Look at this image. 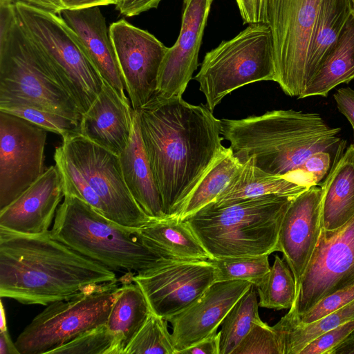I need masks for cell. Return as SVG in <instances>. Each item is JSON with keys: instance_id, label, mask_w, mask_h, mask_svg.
Segmentation results:
<instances>
[{"instance_id": "3957f363", "label": "cell", "mask_w": 354, "mask_h": 354, "mask_svg": "<svg viewBox=\"0 0 354 354\" xmlns=\"http://www.w3.org/2000/svg\"><path fill=\"white\" fill-rule=\"evenodd\" d=\"M221 134L242 162L252 158L263 171L286 176L311 154L338 150L340 128L330 127L315 113L273 110L243 119H222Z\"/></svg>"}, {"instance_id": "60d3db41", "label": "cell", "mask_w": 354, "mask_h": 354, "mask_svg": "<svg viewBox=\"0 0 354 354\" xmlns=\"http://www.w3.org/2000/svg\"><path fill=\"white\" fill-rule=\"evenodd\" d=\"M40 8L60 13L64 10H77L116 4L119 0H21Z\"/></svg>"}, {"instance_id": "681fc988", "label": "cell", "mask_w": 354, "mask_h": 354, "mask_svg": "<svg viewBox=\"0 0 354 354\" xmlns=\"http://www.w3.org/2000/svg\"><path fill=\"white\" fill-rule=\"evenodd\" d=\"M15 1L16 0H0V6L10 5Z\"/></svg>"}, {"instance_id": "f35d334b", "label": "cell", "mask_w": 354, "mask_h": 354, "mask_svg": "<svg viewBox=\"0 0 354 354\" xmlns=\"http://www.w3.org/2000/svg\"><path fill=\"white\" fill-rule=\"evenodd\" d=\"M331 153L320 151L311 154L295 171L289 174L286 178L310 187L319 185L330 169Z\"/></svg>"}, {"instance_id": "b9f144b4", "label": "cell", "mask_w": 354, "mask_h": 354, "mask_svg": "<svg viewBox=\"0 0 354 354\" xmlns=\"http://www.w3.org/2000/svg\"><path fill=\"white\" fill-rule=\"evenodd\" d=\"M243 24H268L270 0H236Z\"/></svg>"}, {"instance_id": "83f0119b", "label": "cell", "mask_w": 354, "mask_h": 354, "mask_svg": "<svg viewBox=\"0 0 354 354\" xmlns=\"http://www.w3.org/2000/svg\"><path fill=\"white\" fill-rule=\"evenodd\" d=\"M151 313L149 304L139 285L134 281L122 284L106 323L118 342L121 354Z\"/></svg>"}, {"instance_id": "9c48e42d", "label": "cell", "mask_w": 354, "mask_h": 354, "mask_svg": "<svg viewBox=\"0 0 354 354\" xmlns=\"http://www.w3.org/2000/svg\"><path fill=\"white\" fill-rule=\"evenodd\" d=\"M213 111L228 94L247 84L276 80L272 37L266 24H249L207 52L194 77Z\"/></svg>"}, {"instance_id": "f1b7e54d", "label": "cell", "mask_w": 354, "mask_h": 354, "mask_svg": "<svg viewBox=\"0 0 354 354\" xmlns=\"http://www.w3.org/2000/svg\"><path fill=\"white\" fill-rule=\"evenodd\" d=\"M353 319L354 299L316 322L295 324L283 317L272 327L277 335L281 354H299L313 339Z\"/></svg>"}, {"instance_id": "7402d4cb", "label": "cell", "mask_w": 354, "mask_h": 354, "mask_svg": "<svg viewBox=\"0 0 354 354\" xmlns=\"http://www.w3.org/2000/svg\"><path fill=\"white\" fill-rule=\"evenodd\" d=\"M119 158L126 185L139 206L153 219L167 217L143 147L135 110L131 138Z\"/></svg>"}, {"instance_id": "e575fe53", "label": "cell", "mask_w": 354, "mask_h": 354, "mask_svg": "<svg viewBox=\"0 0 354 354\" xmlns=\"http://www.w3.org/2000/svg\"><path fill=\"white\" fill-rule=\"evenodd\" d=\"M269 254L209 259L216 269V282L233 280L257 286L269 272Z\"/></svg>"}, {"instance_id": "5b68a950", "label": "cell", "mask_w": 354, "mask_h": 354, "mask_svg": "<svg viewBox=\"0 0 354 354\" xmlns=\"http://www.w3.org/2000/svg\"><path fill=\"white\" fill-rule=\"evenodd\" d=\"M295 196L270 194L219 207L210 203L183 220L212 259L270 255L278 251L280 226Z\"/></svg>"}, {"instance_id": "7bdbcfd3", "label": "cell", "mask_w": 354, "mask_h": 354, "mask_svg": "<svg viewBox=\"0 0 354 354\" xmlns=\"http://www.w3.org/2000/svg\"><path fill=\"white\" fill-rule=\"evenodd\" d=\"M339 111L350 122L354 133V90L340 88L333 95Z\"/></svg>"}, {"instance_id": "9a60e30c", "label": "cell", "mask_w": 354, "mask_h": 354, "mask_svg": "<svg viewBox=\"0 0 354 354\" xmlns=\"http://www.w3.org/2000/svg\"><path fill=\"white\" fill-rule=\"evenodd\" d=\"M109 32L131 107L136 110L156 94L168 48L151 33L125 19L111 24Z\"/></svg>"}, {"instance_id": "8992f818", "label": "cell", "mask_w": 354, "mask_h": 354, "mask_svg": "<svg viewBox=\"0 0 354 354\" xmlns=\"http://www.w3.org/2000/svg\"><path fill=\"white\" fill-rule=\"evenodd\" d=\"M138 230L121 225L78 197L64 194L50 235L115 271L138 272L170 259L149 245Z\"/></svg>"}, {"instance_id": "74e56055", "label": "cell", "mask_w": 354, "mask_h": 354, "mask_svg": "<svg viewBox=\"0 0 354 354\" xmlns=\"http://www.w3.org/2000/svg\"><path fill=\"white\" fill-rule=\"evenodd\" d=\"M353 299L354 285L328 295L304 314L293 315L288 312L283 317L295 324H310L323 318Z\"/></svg>"}, {"instance_id": "2e32d148", "label": "cell", "mask_w": 354, "mask_h": 354, "mask_svg": "<svg viewBox=\"0 0 354 354\" xmlns=\"http://www.w3.org/2000/svg\"><path fill=\"white\" fill-rule=\"evenodd\" d=\"M214 0H183L181 26L174 44L162 59L156 94L182 97L194 71L209 11Z\"/></svg>"}, {"instance_id": "1f68e13d", "label": "cell", "mask_w": 354, "mask_h": 354, "mask_svg": "<svg viewBox=\"0 0 354 354\" xmlns=\"http://www.w3.org/2000/svg\"><path fill=\"white\" fill-rule=\"evenodd\" d=\"M259 306L270 309H290L295 301L296 286L293 274L284 259L274 256L269 272L255 286Z\"/></svg>"}, {"instance_id": "603a6c76", "label": "cell", "mask_w": 354, "mask_h": 354, "mask_svg": "<svg viewBox=\"0 0 354 354\" xmlns=\"http://www.w3.org/2000/svg\"><path fill=\"white\" fill-rule=\"evenodd\" d=\"M335 160L324 182L322 213L323 229H337L354 216V144Z\"/></svg>"}, {"instance_id": "ab89813d", "label": "cell", "mask_w": 354, "mask_h": 354, "mask_svg": "<svg viewBox=\"0 0 354 354\" xmlns=\"http://www.w3.org/2000/svg\"><path fill=\"white\" fill-rule=\"evenodd\" d=\"M354 331V319L333 328L311 340L299 354H328Z\"/></svg>"}, {"instance_id": "c3c4849f", "label": "cell", "mask_w": 354, "mask_h": 354, "mask_svg": "<svg viewBox=\"0 0 354 354\" xmlns=\"http://www.w3.org/2000/svg\"><path fill=\"white\" fill-rule=\"evenodd\" d=\"M1 318H0V330L8 329L6 324V312L3 308V302L1 301Z\"/></svg>"}, {"instance_id": "44dd1931", "label": "cell", "mask_w": 354, "mask_h": 354, "mask_svg": "<svg viewBox=\"0 0 354 354\" xmlns=\"http://www.w3.org/2000/svg\"><path fill=\"white\" fill-rule=\"evenodd\" d=\"M133 111L110 86L102 88L82 116L80 133L93 142L120 156L127 147L133 129Z\"/></svg>"}, {"instance_id": "5bb4252c", "label": "cell", "mask_w": 354, "mask_h": 354, "mask_svg": "<svg viewBox=\"0 0 354 354\" xmlns=\"http://www.w3.org/2000/svg\"><path fill=\"white\" fill-rule=\"evenodd\" d=\"M151 312L166 319L180 313L216 282L209 260L166 259L133 274Z\"/></svg>"}, {"instance_id": "ffe728a7", "label": "cell", "mask_w": 354, "mask_h": 354, "mask_svg": "<svg viewBox=\"0 0 354 354\" xmlns=\"http://www.w3.org/2000/svg\"><path fill=\"white\" fill-rule=\"evenodd\" d=\"M59 14L79 37L103 82L123 101L129 102L106 19L100 7L64 10Z\"/></svg>"}, {"instance_id": "30bf717a", "label": "cell", "mask_w": 354, "mask_h": 354, "mask_svg": "<svg viewBox=\"0 0 354 354\" xmlns=\"http://www.w3.org/2000/svg\"><path fill=\"white\" fill-rule=\"evenodd\" d=\"M116 282L90 286L72 298L47 305L17 337L15 343L19 353H49L105 325L120 289Z\"/></svg>"}, {"instance_id": "8d00e7d4", "label": "cell", "mask_w": 354, "mask_h": 354, "mask_svg": "<svg viewBox=\"0 0 354 354\" xmlns=\"http://www.w3.org/2000/svg\"><path fill=\"white\" fill-rule=\"evenodd\" d=\"M232 354H281V352L272 327L261 319L254 324Z\"/></svg>"}, {"instance_id": "cb8c5ba5", "label": "cell", "mask_w": 354, "mask_h": 354, "mask_svg": "<svg viewBox=\"0 0 354 354\" xmlns=\"http://www.w3.org/2000/svg\"><path fill=\"white\" fill-rule=\"evenodd\" d=\"M308 188L286 177L263 171L250 158L242 162L240 169L212 203L219 207L270 194L295 196Z\"/></svg>"}, {"instance_id": "816d5d0a", "label": "cell", "mask_w": 354, "mask_h": 354, "mask_svg": "<svg viewBox=\"0 0 354 354\" xmlns=\"http://www.w3.org/2000/svg\"><path fill=\"white\" fill-rule=\"evenodd\" d=\"M20 1H21V0H20Z\"/></svg>"}, {"instance_id": "d590c367", "label": "cell", "mask_w": 354, "mask_h": 354, "mask_svg": "<svg viewBox=\"0 0 354 354\" xmlns=\"http://www.w3.org/2000/svg\"><path fill=\"white\" fill-rule=\"evenodd\" d=\"M49 353L121 354V349L115 335L105 324L84 333Z\"/></svg>"}, {"instance_id": "d6986e66", "label": "cell", "mask_w": 354, "mask_h": 354, "mask_svg": "<svg viewBox=\"0 0 354 354\" xmlns=\"http://www.w3.org/2000/svg\"><path fill=\"white\" fill-rule=\"evenodd\" d=\"M63 197L59 171L52 165L17 199L0 210V228L26 235L46 234Z\"/></svg>"}, {"instance_id": "f546056e", "label": "cell", "mask_w": 354, "mask_h": 354, "mask_svg": "<svg viewBox=\"0 0 354 354\" xmlns=\"http://www.w3.org/2000/svg\"><path fill=\"white\" fill-rule=\"evenodd\" d=\"M242 165L230 147L214 160L195 187L181 211L179 218H185L213 202L225 188Z\"/></svg>"}, {"instance_id": "4dcf8cb0", "label": "cell", "mask_w": 354, "mask_h": 354, "mask_svg": "<svg viewBox=\"0 0 354 354\" xmlns=\"http://www.w3.org/2000/svg\"><path fill=\"white\" fill-rule=\"evenodd\" d=\"M257 292L254 285L236 301L221 326L219 354H232L254 323L261 320Z\"/></svg>"}, {"instance_id": "e0dca14e", "label": "cell", "mask_w": 354, "mask_h": 354, "mask_svg": "<svg viewBox=\"0 0 354 354\" xmlns=\"http://www.w3.org/2000/svg\"><path fill=\"white\" fill-rule=\"evenodd\" d=\"M323 191L319 185L296 196L283 218L278 237L281 252L295 281L296 296L323 230Z\"/></svg>"}, {"instance_id": "d4e9b609", "label": "cell", "mask_w": 354, "mask_h": 354, "mask_svg": "<svg viewBox=\"0 0 354 354\" xmlns=\"http://www.w3.org/2000/svg\"><path fill=\"white\" fill-rule=\"evenodd\" d=\"M147 243L176 260H209L212 257L188 223L179 217L153 219L138 230Z\"/></svg>"}, {"instance_id": "52a82bcc", "label": "cell", "mask_w": 354, "mask_h": 354, "mask_svg": "<svg viewBox=\"0 0 354 354\" xmlns=\"http://www.w3.org/2000/svg\"><path fill=\"white\" fill-rule=\"evenodd\" d=\"M0 97L21 99L77 122L82 120L53 64L18 24L13 3L0 6Z\"/></svg>"}, {"instance_id": "7c38bea8", "label": "cell", "mask_w": 354, "mask_h": 354, "mask_svg": "<svg viewBox=\"0 0 354 354\" xmlns=\"http://www.w3.org/2000/svg\"><path fill=\"white\" fill-rule=\"evenodd\" d=\"M354 285V216L342 226L322 230L289 313H305L317 302Z\"/></svg>"}, {"instance_id": "7dc6e473", "label": "cell", "mask_w": 354, "mask_h": 354, "mask_svg": "<svg viewBox=\"0 0 354 354\" xmlns=\"http://www.w3.org/2000/svg\"><path fill=\"white\" fill-rule=\"evenodd\" d=\"M328 354H354V331Z\"/></svg>"}, {"instance_id": "ac0fdd59", "label": "cell", "mask_w": 354, "mask_h": 354, "mask_svg": "<svg viewBox=\"0 0 354 354\" xmlns=\"http://www.w3.org/2000/svg\"><path fill=\"white\" fill-rule=\"evenodd\" d=\"M252 285L244 280L215 282L187 308L168 318L175 354L217 332L227 313Z\"/></svg>"}, {"instance_id": "ba28073f", "label": "cell", "mask_w": 354, "mask_h": 354, "mask_svg": "<svg viewBox=\"0 0 354 354\" xmlns=\"http://www.w3.org/2000/svg\"><path fill=\"white\" fill-rule=\"evenodd\" d=\"M16 19L53 64L82 115L100 93L103 80L76 33L59 14L25 1L13 2Z\"/></svg>"}, {"instance_id": "6da1fadb", "label": "cell", "mask_w": 354, "mask_h": 354, "mask_svg": "<svg viewBox=\"0 0 354 354\" xmlns=\"http://www.w3.org/2000/svg\"><path fill=\"white\" fill-rule=\"evenodd\" d=\"M135 111L163 212L179 217L195 187L226 149L221 120L205 104L157 94Z\"/></svg>"}, {"instance_id": "f907efd6", "label": "cell", "mask_w": 354, "mask_h": 354, "mask_svg": "<svg viewBox=\"0 0 354 354\" xmlns=\"http://www.w3.org/2000/svg\"><path fill=\"white\" fill-rule=\"evenodd\" d=\"M350 1H351V8H352V12L354 13V0H350Z\"/></svg>"}, {"instance_id": "8fae6325", "label": "cell", "mask_w": 354, "mask_h": 354, "mask_svg": "<svg viewBox=\"0 0 354 354\" xmlns=\"http://www.w3.org/2000/svg\"><path fill=\"white\" fill-rule=\"evenodd\" d=\"M322 0H270L275 82L290 97H300L308 83L311 40Z\"/></svg>"}, {"instance_id": "4fadbf2b", "label": "cell", "mask_w": 354, "mask_h": 354, "mask_svg": "<svg viewBox=\"0 0 354 354\" xmlns=\"http://www.w3.org/2000/svg\"><path fill=\"white\" fill-rule=\"evenodd\" d=\"M46 130L0 111V210L44 173Z\"/></svg>"}, {"instance_id": "836d02e7", "label": "cell", "mask_w": 354, "mask_h": 354, "mask_svg": "<svg viewBox=\"0 0 354 354\" xmlns=\"http://www.w3.org/2000/svg\"><path fill=\"white\" fill-rule=\"evenodd\" d=\"M175 353L168 321L152 312L123 351V354Z\"/></svg>"}, {"instance_id": "d6a6232c", "label": "cell", "mask_w": 354, "mask_h": 354, "mask_svg": "<svg viewBox=\"0 0 354 354\" xmlns=\"http://www.w3.org/2000/svg\"><path fill=\"white\" fill-rule=\"evenodd\" d=\"M0 111L22 118L62 138L80 133V123L62 115L30 104L22 100L0 97Z\"/></svg>"}, {"instance_id": "4316f807", "label": "cell", "mask_w": 354, "mask_h": 354, "mask_svg": "<svg viewBox=\"0 0 354 354\" xmlns=\"http://www.w3.org/2000/svg\"><path fill=\"white\" fill-rule=\"evenodd\" d=\"M351 14L350 0L321 1L309 52L308 82L330 53Z\"/></svg>"}, {"instance_id": "484cf974", "label": "cell", "mask_w": 354, "mask_h": 354, "mask_svg": "<svg viewBox=\"0 0 354 354\" xmlns=\"http://www.w3.org/2000/svg\"><path fill=\"white\" fill-rule=\"evenodd\" d=\"M354 79V13L352 12L335 44L308 82L300 99L326 97L342 83Z\"/></svg>"}, {"instance_id": "bcb514c9", "label": "cell", "mask_w": 354, "mask_h": 354, "mask_svg": "<svg viewBox=\"0 0 354 354\" xmlns=\"http://www.w3.org/2000/svg\"><path fill=\"white\" fill-rule=\"evenodd\" d=\"M0 354H20L8 329L0 330Z\"/></svg>"}, {"instance_id": "277c9868", "label": "cell", "mask_w": 354, "mask_h": 354, "mask_svg": "<svg viewBox=\"0 0 354 354\" xmlns=\"http://www.w3.org/2000/svg\"><path fill=\"white\" fill-rule=\"evenodd\" d=\"M55 149L54 160L64 194L78 197L107 218L140 229L153 218L139 206L124 179L119 156L85 138L68 135Z\"/></svg>"}, {"instance_id": "f6af8a7d", "label": "cell", "mask_w": 354, "mask_h": 354, "mask_svg": "<svg viewBox=\"0 0 354 354\" xmlns=\"http://www.w3.org/2000/svg\"><path fill=\"white\" fill-rule=\"evenodd\" d=\"M220 333L216 332L198 342L178 354H219Z\"/></svg>"}, {"instance_id": "ee69618b", "label": "cell", "mask_w": 354, "mask_h": 354, "mask_svg": "<svg viewBox=\"0 0 354 354\" xmlns=\"http://www.w3.org/2000/svg\"><path fill=\"white\" fill-rule=\"evenodd\" d=\"M160 1L161 0H119L115 8L120 14L133 17L157 8Z\"/></svg>"}, {"instance_id": "7a4b0ae2", "label": "cell", "mask_w": 354, "mask_h": 354, "mask_svg": "<svg viewBox=\"0 0 354 354\" xmlns=\"http://www.w3.org/2000/svg\"><path fill=\"white\" fill-rule=\"evenodd\" d=\"M117 281L115 273L55 239L0 228V297L47 306Z\"/></svg>"}]
</instances>
